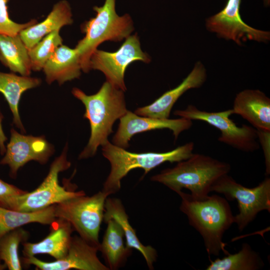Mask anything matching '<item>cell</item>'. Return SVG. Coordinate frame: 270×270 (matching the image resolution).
I'll list each match as a JSON object with an SVG mask.
<instances>
[{"instance_id": "1", "label": "cell", "mask_w": 270, "mask_h": 270, "mask_svg": "<svg viewBox=\"0 0 270 270\" xmlns=\"http://www.w3.org/2000/svg\"><path fill=\"white\" fill-rule=\"evenodd\" d=\"M72 92L84 105V118L90 124L88 144L78 156L80 160L88 158L96 154L99 146L108 141L114 122L127 112L124 92L106 81L95 94L87 95L76 88Z\"/></svg>"}, {"instance_id": "2", "label": "cell", "mask_w": 270, "mask_h": 270, "mask_svg": "<svg viewBox=\"0 0 270 270\" xmlns=\"http://www.w3.org/2000/svg\"><path fill=\"white\" fill-rule=\"evenodd\" d=\"M182 199L180 209L187 216L188 222L202 237L209 256H218L227 245L222 241L224 232L234 223V216L227 200L214 194L198 200L190 194L178 193Z\"/></svg>"}, {"instance_id": "3", "label": "cell", "mask_w": 270, "mask_h": 270, "mask_svg": "<svg viewBox=\"0 0 270 270\" xmlns=\"http://www.w3.org/2000/svg\"><path fill=\"white\" fill-rule=\"evenodd\" d=\"M230 168L227 162L194 153L188 159L178 162L174 167L153 176L150 180L163 184L177 194L182 188L188 189L193 198L202 200L208 196L216 181L228 174Z\"/></svg>"}, {"instance_id": "4", "label": "cell", "mask_w": 270, "mask_h": 270, "mask_svg": "<svg viewBox=\"0 0 270 270\" xmlns=\"http://www.w3.org/2000/svg\"><path fill=\"white\" fill-rule=\"evenodd\" d=\"M194 143L190 142L166 152L134 153L108 141L102 146V155L110 163V170L102 191L109 196L118 192L122 180L133 169H143L144 176L165 162H178L186 160L194 154Z\"/></svg>"}, {"instance_id": "5", "label": "cell", "mask_w": 270, "mask_h": 270, "mask_svg": "<svg viewBox=\"0 0 270 270\" xmlns=\"http://www.w3.org/2000/svg\"><path fill=\"white\" fill-rule=\"evenodd\" d=\"M116 0H105L101 6H94L95 17L84 22L82 31L84 36L75 48L79 55L82 70H90V60L98 46L106 41L118 42L126 38L134 30L132 18L128 14L120 16L116 10Z\"/></svg>"}, {"instance_id": "6", "label": "cell", "mask_w": 270, "mask_h": 270, "mask_svg": "<svg viewBox=\"0 0 270 270\" xmlns=\"http://www.w3.org/2000/svg\"><path fill=\"white\" fill-rule=\"evenodd\" d=\"M108 196L102 190L92 196L84 194L69 198L56 204L55 216L68 222L80 236L99 249V232Z\"/></svg>"}, {"instance_id": "7", "label": "cell", "mask_w": 270, "mask_h": 270, "mask_svg": "<svg viewBox=\"0 0 270 270\" xmlns=\"http://www.w3.org/2000/svg\"><path fill=\"white\" fill-rule=\"evenodd\" d=\"M211 192L223 194L227 200L238 201V213L234 216V222L242 231L260 212H270V178L266 176L256 186L246 188L226 174L214 184Z\"/></svg>"}, {"instance_id": "8", "label": "cell", "mask_w": 270, "mask_h": 270, "mask_svg": "<svg viewBox=\"0 0 270 270\" xmlns=\"http://www.w3.org/2000/svg\"><path fill=\"white\" fill-rule=\"evenodd\" d=\"M175 116L192 120L205 122L220 132L218 140L242 152H253L260 148L258 130L246 124L236 125L230 117L233 114L232 109L216 112L202 110L192 105L184 110H176Z\"/></svg>"}, {"instance_id": "9", "label": "cell", "mask_w": 270, "mask_h": 270, "mask_svg": "<svg viewBox=\"0 0 270 270\" xmlns=\"http://www.w3.org/2000/svg\"><path fill=\"white\" fill-rule=\"evenodd\" d=\"M67 148L52 164L48 173L42 184L32 192H26L16 200L13 210L30 212L41 210L69 198L84 194L83 190H68L60 186L59 174L68 169L71 164L67 160Z\"/></svg>"}, {"instance_id": "10", "label": "cell", "mask_w": 270, "mask_h": 270, "mask_svg": "<svg viewBox=\"0 0 270 270\" xmlns=\"http://www.w3.org/2000/svg\"><path fill=\"white\" fill-rule=\"evenodd\" d=\"M138 60L148 63L150 58L142 50L139 38L135 34L127 37L120 48L114 52L96 49L90 56V70L102 72L107 82L125 92V71L130 64Z\"/></svg>"}, {"instance_id": "11", "label": "cell", "mask_w": 270, "mask_h": 270, "mask_svg": "<svg viewBox=\"0 0 270 270\" xmlns=\"http://www.w3.org/2000/svg\"><path fill=\"white\" fill-rule=\"evenodd\" d=\"M242 0H228L224 8L206 20L208 30L240 46L248 40L267 42L270 40L268 31L260 30L246 24L240 14Z\"/></svg>"}, {"instance_id": "12", "label": "cell", "mask_w": 270, "mask_h": 270, "mask_svg": "<svg viewBox=\"0 0 270 270\" xmlns=\"http://www.w3.org/2000/svg\"><path fill=\"white\" fill-rule=\"evenodd\" d=\"M98 248L86 242L80 236L72 237L70 246L66 255L53 262H44L35 256L23 257L22 261L26 265H34L40 270H109L97 256Z\"/></svg>"}, {"instance_id": "13", "label": "cell", "mask_w": 270, "mask_h": 270, "mask_svg": "<svg viewBox=\"0 0 270 270\" xmlns=\"http://www.w3.org/2000/svg\"><path fill=\"white\" fill-rule=\"evenodd\" d=\"M52 152V147L43 136L23 135L12 128L10 142L0 164L8 165L10 176L14 178L18 170L28 162L36 160L44 164Z\"/></svg>"}, {"instance_id": "14", "label": "cell", "mask_w": 270, "mask_h": 270, "mask_svg": "<svg viewBox=\"0 0 270 270\" xmlns=\"http://www.w3.org/2000/svg\"><path fill=\"white\" fill-rule=\"evenodd\" d=\"M117 131L112 138V144L126 149L129 141L136 134L157 129L167 128L172 132L176 140L184 131L192 126V120L180 118L178 119L158 118L143 116L128 110L120 118Z\"/></svg>"}, {"instance_id": "15", "label": "cell", "mask_w": 270, "mask_h": 270, "mask_svg": "<svg viewBox=\"0 0 270 270\" xmlns=\"http://www.w3.org/2000/svg\"><path fill=\"white\" fill-rule=\"evenodd\" d=\"M206 78V70L204 65L202 62H198L178 86L166 92L151 104L138 108L134 113L143 116L168 118L172 109L178 100L188 90L201 87Z\"/></svg>"}, {"instance_id": "16", "label": "cell", "mask_w": 270, "mask_h": 270, "mask_svg": "<svg viewBox=\"0 0 270 270\" xmlns=\"http://www.w3.org/2000/svg\"><path fill=\"white\" fill-rule=\"evenodd\" d=\"M258 130L270 132V99L259 90L246 89L236 96L232 108Z\"/></svg>"}, {"instance_id": "17", "label": "cell", "mask_w": 270, "mask_h": 270, "mask_svg": "<svg viewBox=\"0 0 270 270\" xmlns=\"http://www.w3.org/2000/svg\"><path fill=\"white\" fill-rule=\"evenodd\" d=\"M50 226V232L40 241L22 243L24 257L35 256L38 254H48L55 260H58L66 255L72 241V234L74 230L72 226L68 222L60 218H56Z\"/></svg>"}, {"instance_id": "18", "label": "cell", "mask_w": 270, "mask_h": 270, "mask_svg": "<svg viewBox=\"0 0 270 270\" xmlns=\"http://www.w3.org/2000/svg\"><path fill=\"white\" fill-rule=\"evenodd\" d=\"M72 8L69 2L62 0L56 2L46 18L22 30L19 35L28 50L44 37L54 30L73 22Z\"/></svg>"}, {"instance_id": "19", "label": "cell", "mask_w": 270, "mask_h": 270, "mask_svg": "<svg viewBox=\"0 0 270 270\" xmlns=\"http://www.w3.org/2000/svg\"><path fill=\"white\" fill-rule=\"evenodd\" d=\"M111 218L116 220L122 227L126 246L139 251L144 257L148 268L154 270L153 264L158 257L157 252L152 246H144L140 242L135 230L129 222L128 215L119 198H107L106 200L103 220L105 222Z\"/></svg>"}, {"instance_id": "20", "label": "cell", "mask_w": 270, "mask_h": 270, "mask_svg": "<svg viewBox=\"0 0 270 270\" xmlns=\"http://www.w3.org/2000/svg\"><path fill=\"white\" fill-rule=\"evenodd\" d=\"M42 70L49 84L57 81L61 84L78 78L82 68L77 50L62 44L46 62Z\"/></svg>"}, {"instance_id": "21", "label": "cell", "mask_w": 270, "mask_h": 270, "mask_svg": "<svg viewBox=\"0 0 270 270\" xmlns=\"http://www.w3.org/2000/svg\"><path fill=\"white\" fill-rule=\"evenodd\" d=\"M105 223L107 227L98 250L109 270H116L125 264L132 249L124 244V232L116 220L111 218Z\"/></svg>"}, {"instance_id": "22", "label": "cell", "mask_w": 270, "mask_h": 270, "mask_svg": "<svg viewBox=\"0 0 270 270\" xmlns=\"http://www.w3.org/2000/svg\"><path fill=\"white\" fill-rule=\"evenodd\" d=\"M40 82L38 78L0 72V92L4 96L12 111L14 124L24 132V129L18 111L21 96L25 91L38 86Z\"/></svg>"}, {"instance_id": "23", "label": "cell", "mask_w": 270, "mask_h": 270, "mask_svg": "<svg viewBox=\"0 0 270 270\" xmlns=\"http://www.w3.org/2000/svg\"><path fill=\"white\" fill-rule=\"evenodd\" d=\"M0 62L12 72L30 76L32 68L28 50L19 34H0Z\"/></svg>"}, {"instance_id": "24", "label": "cell", "mask_w": 270, "mask_h": 270, "mask_svg": "<svg viewBox=\"0 0 270 270\" xmlns=\"http://www.w3.org/2000/svg\"><path fill=\"white\" fill-rule=\"evenodd\" d=\"M55 205L30 212L18 211L0 206V238L13 230L30 223L50 225L56 219Z\"/></svg>"}, {"instance_id": "25", "label": "cell", "mask_w": 270, "mask_h": 270, "mask_svg": "<svg viewBox=\"0 0 270 270\" xmlns=\"http://www.w3.org/2000/svg\"><path fill=\"white\" fill-rule=\"evenodd\" d=\"M207 270H258L262 268L264 262L260 255L246 243L234 254L226 255L222 258L212 260Z\"/></svg>"}, {"instance_id": "26", "label": "cell", "mask_w": 270, "mask_h": 270, "mask_svg": "<svg viewBox=\"0 0 270 270\" xmlns=\"http://www.w3.org/2000/svg\"><path fill=\"white\" fill-rule=\"evenodd\" d=\"M28 236L29 232L20 227L0 238V258L9 270L22 269L18 254L19 246L26 242Z\"/></svg>"}, {"instance_id": "27", "label": "cell", "mask_w": 270, "mask_h": 270, "mask_svg": "<svg viewBox=\"0 0 270 270\" xmlns=\"http://www.w3.org/2000/svg\"><path fill=\"white\" fill-rule=\"evenodd\" d=\"M62 44V38L60 34V30H54L44 37L28 50L32 70H42L46 62Z\"/></svg>"}, {"instance_id": "28", "label": "cell", "mask_w": 270, "mask_h": 270, "mask_svg": "<svg viewBox=\"0 0 270 270\" xmlns=\"http://www.w3.org/2000/svg\"><path fill=\"white\" fill-rule=\"evenodd\" d=\"M9 0H0V34L15 36L25 28L36 23V20L24 24L12 21L8 16V2Z\"/></svg>"}, {"instance_id": "29", "label": "cell", "mask_w": 270, "mask_h": 270, "mask_svg": "<svg viewBox=\"0 0 270 270\" xmlns=\"http://www.w3.org/2000/svg\"><path fill=\"white\" fill-rule=\"evenodd\" d=\"M26 192L0 179V206L14 210L17 198Z\"/></svg>"}, {"instance_id": "30", "label": "cell", "mask_w": 270, "mask_h": 270, "mask_svg": "<svg viewBox=\"0 0 270 270\" xmlns=\"http://www.w3.org/2000/svg\"><path fill=\"white\" fill-rule=\"evenodd\" d=\"M3 119V116L2 114H0V154H4L6 150V148L4 145L5 142L7 140V138L5 136L2 126V120Z\"/></svg>"}, {"instance_id": "31", "label": "cell", "mask_w": 270, "mask_h": 270, "mask_svg": "<svg viewBox=\"0 0 270 270\" xmlns=\"http://www.w3.org/2000/svg\"><path fill=\"white\" fill-rule=\"evenodd\" d=\"M2 261L0 258V270H3L6 268V265L4 263H2Z\"/></svg>"}, {"instance_id": "32", "label": "cell", "mask_w": 270, "mask_h": 270, "mask_svg": "<svg viewBox=\"0 0 270 270\" xmlns=\"http://www.w3.org/2000/svg\"><path fill=\"white\" fill-rule=\"evenodd\" d=\"M265 6H269L270 4V0H262Z\"/></svg>"}]
</instances>
